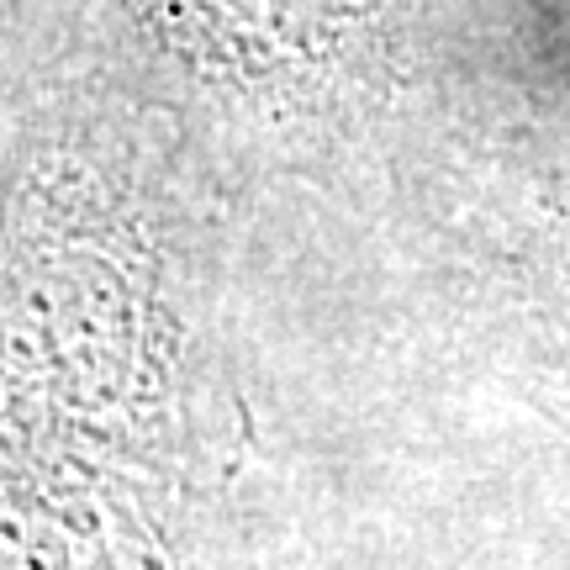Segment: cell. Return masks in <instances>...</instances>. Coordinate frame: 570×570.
<instances>
[{
	"mask_svg": "<svg viewBox=\"0 0 570 570\" xmlns=\"http://www.w3.org/2000/svg\"><path fill=\"white\" fill-rule=\"evenodd\" d=\"M169 285V202L127 127L42 111L0 169V433L206 475Z\"/></svg>",
	"mask_w": 570,
	"mask_h": 570,
	"instance_id": "cell-1",
	"label": "cell"
},
{
	"mask_svg": "<svg viewBox=\"0 0 570 570\" xmlns=\"http://www.w3.org/2000/svg\"><path fill=\"white\" fill-rule=\"evenodd\" d=\"M164 21V38L206 80L238 85L259 96V80H285V69L317 48L323 0H142Z\"/></svg>",
	"mask_w": 570,
	"mask_h": 570,
	"instance_id": "cell-3",
	"label": "cell"
},
{
	"mask_svg": "<svg viewBox=\"0 0 570 570\" xmlns=\"http://www.w3.org/2000/svg\"><path fill=\"white\" fill-rule=\"evenodd\" d=\"M206 475L0 433V570H206Z\"/></svg>",
	"mask_w": 570,
	"mask_h": 570,
	"instance_id": "cell-2",
	"label": "cell"
}]
</instances>
